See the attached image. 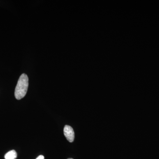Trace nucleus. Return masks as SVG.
Returning a JSON list of instances; mask_svg holds the SVG:
<instances>
[{
    "mask_svg": "<svg viewBox=\"0 0 159 159\" xmlns=\"http://www.w3.org/2000/svg\"><path fill=\"white\" fill-rule=\"evenodd\" d=\"M29 87V77L26 74L20 76L15 90V97L18 100L22 99L25 96Z\"/></svg>",
    "mask_w": 159,
    "mask_h": 159,
    "instance_id": "f257e3e1",
    "label": "nucleus"
},
{
    "mask_svg": "<svg viewBox=\"0 0 159 159\" xmlns=\"http://www.w3.org/2000/svg\"><path fill=\"white\" fill-rule=\"evenodd\" d=\"M64 134L65 136L66 139L69 142H74L75 134L74 129L72 127L68 125H66L64 128Z\"/></svg>",
    "mask_w": 159,
    "mask_h": 159,
    "instance_id": "f03ea898",
    "label": "nucleus"
},
{
    "mask_svg": "<svg viewBox=\"0 0 159 159\" xmlns=\"http://www.w3.org/2000/svg\"><path fill=\"white\" fill-rule=\"evenodd\" d=\"M17 153L14 150L10 151L5 155V159H16L17 157Z\"/></svg>",
    "mask_w": 159,
    "mask_h": 159,
    "instance_id": "7ed1b4c3",
    "label": "nucleus"
},
{
    "mask_svg": "<svg viewBox=\"0 0 159 159\" xmlns=\"http://www.w3.org/2000/svg\"><path fill=\"white\" fill-rule=\"evenodd\" d=\"M36 159H44V157L43 155H40Z\"/></svg>",
    "mask_w": 159,
    "mask_h": 159,
    "instance_id": "20e7f679",
    "label": "nucleus"
},
{
    "mask_svg": "<svg viewBox=\"0 0 159 159\" xmlns=\"http://www.w3.org/2000/svg\"><path fill=\"white\" fill-rule=\"evenodd\" d=\"M73 159V158H69V159Z\"/></svg>",
    "mask_w": 159,
    "mask_h": 159,
    "instance_id": "39448f33",
    "label": "nucleus"
}]
</instances>
